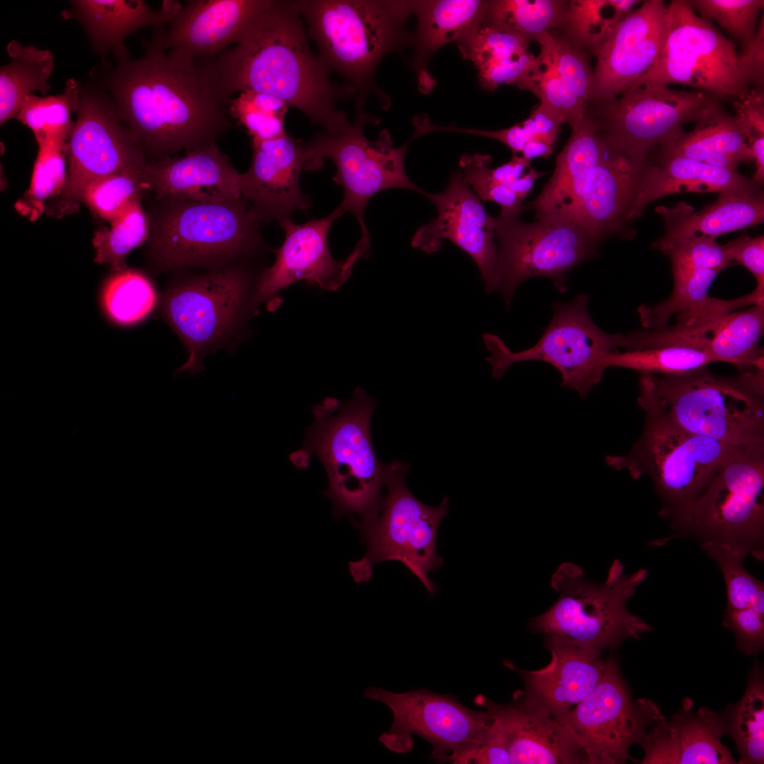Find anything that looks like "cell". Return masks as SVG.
Returning a JSON list of instances; mask_svg holds the SVG:
<instances>
[{
	"mask_svg": "<svg viewBox=\"0 0 764 764\" xmlns=\"http://www.w3.org/2000/svg\"><path fill=\"white\" fill-rule=\"evenodd\" d=\"M197 65L205 84L228 106L233 93L253 90L301 110L327 134L341 132L351 125L337 105L356 91L331 81L311 50L292 1L272 0L236 46Z\"/></svg>",
	"mask_w": 764,
	"mask_h": 764,
	"instance_id": "obj_1",
	"label": "cell"
},
{
	"mask_svg": "<svg viewBox=\"0 0 764 764\" xmlns=\"http://www.w3.org/2000/svg\"><path fill=\"white\" fill-rule=\"evenodd\" d=\"M108 84L120 120L151 161L211 145L233 127L197 62L167 52L156 29L144 54L120 60Z\"/></svg>",
	"mask_w": 764,
	"mask_h": 764,
	"instance_id": "obj_2",
	"label": "cell"
},
{
	"mask_svg": "<svg viewBox=\"0 0 764 764\" xmlns=\"http://www.w3.org/2000/svg\"><path fill=\"white\" fill-rule=\"evenodd\" d=\"M763 369L723 377L707 367L683 375L642 374L645 416L727 444H764Z\"/></svg>",
	"mask_w": 764,
	"mask_h": 764,
	"instance_id": "obj_3",
	"label": "cell"
},
{
	"mask_svg": "<svg viewBox=\"0 0 764 764\" xmlns=\"http://www.w3.org/2000/svg\"><path fill=\"white\" fill-rule=\"evenodd\" d=\"M374 400L357 387L351 399L340 403L326 397L312 408L302 448L290 454L299 468H306L316 456L327 473L325 494L333 515H357L359 520L376 514L382 504L388 463L376 456L371 436Z\"/></svg>",
	"mask_w": 764,
	"mask_h": 764,
	"instance_id": "obj_4",
	"label": "cell"
},
{
	"mask_svg": "<svg viewBox=\"0 0 764 764\" xmlns=\"http://www.w3.org/2000/svg\"><path fill=\"white\" fill-rule=\"evenodd\" d=\"M146 256L155 272L213 269L243 262L262 247L260 222L239 198H156L147 213Z\"/></svg>",
	"mask_w": 764,
	"mask_h": 764,
	"instance_id": "obj_5",
	"label": "cell"
},
{
	"mask_svg": "<svg viewBox=\"0 0 764 764\" xmlns=\"http://www.w3.org/2000/svg\"><path fill=\"white\" fill-rule=\"evenodd\" d=\"M647 574L641 568L625 574L621 562L615 560L606 579L596 583L586 579L580 567L564 562L550 579L559 592L557 599L531 620L530 628L545 639L601 652L617 648L627 639H637L652 628L626 604Z\"/></svg>",
	"mask_w": 764,
	"mask_h": 764,
	"instance_id": "obj_6",
	"label": "cell"
},
{
	"mask_svg": "<svg viewBox=\"0 0 764 764\" xmlns=\"http://www.w3.org/2000/svg\"><path fill=\"white\" fill-rule=\"evenodd\" d=\"M292 1L318 47L319 59L356 92L369 88L387 54L412 40L404 30L412 13L410 1Z\"/></svg>",
	"mask_w": 764,
	"mask_h": 764,
	"instance_id": "obj_7",
	"label": "cell"
},
{
	"mask_svg": "<svg viewBox=\"0 0 764 764\" xmlns=\"http://www.w3.org/2000/svg\"><path fill=\"white\" fill-rule=\"evenodd\" d=\"M678 537L764 558V444L738 446L673 525Z\"/></svg>",
	"mask_w": 764,
	"mask_h": 764,
	"instance_id": "obj_8",
	"label": "cell"
},
{
	"mask_svg": "<svg viewBox=\"0 0 764 764\" xmlns=\"http://www.w3.org/2000/svg\"><path fill=\"white\" fill-rule=\"evenodd\" d=\"M252 277L243 262L183 274L166 289L162 314L186 347L188 358L175 376L201 373L204 357L229 345L255 307Z\"/></svg>",
	"mask_w": 764,
	"mask_h": 764,
	"instance_id": "obj_9",
	"label": "cell"
},
{
	"mask_svg": "<svg viewBox=\"0 0 764 764\" xmlns=\"http://www.w3.org/2000/svg\"><path fill=\"white\" fill-rule=\"evenodd\" d=\"M408 468L409 465L401 461L388 463L386 493L378 511L354 521L367 549L361 560L349 563V572L355 581H365L371 578L376 564L398 561L432 594L436 587L427 574L443 565L436 544L439 524L448 511V500L444 497L437 507L419 501L405 485Z\"/></svg>",
	"mask_w": 764,
	"mask_h": 764,
	"instance_id": "obj_10",
	"label": "cell"
},
{
	"mask_svg": "<svg viewBox=\"0 0 764 764\" xmlns=\"http://www.w3.org/2000/svg\"><path fill=\"white\" fill-rule=\"evenodd\" d=\"M738 446L645 416L642 434L630 452L608 456L606 462L616 470H627L635 480L647 475L662 504L661 516L673 525Z\"/></svg>",
	"mask_w": 764,
	"mask_h": 764,
	"instance_id": "obj_11",
	"label": "cell"
},
{
	"mask_svg": "<svg viewBox=\"0 0 764 764\" xmlns=\"http://www.w3.org/2000/svg\"><path fill=\"white\" fill-rule=\"evenodd\" d=\"M680 83L718 99H743L749 77L734 42L710 21L696 14L688 1L667 6L662 46L652 69L631 87Z\"/></svg>",
	"mask_w": 764,
	"mask_h": 764,
	"instance_id": "obj_12",
	"label": "cell"
},
{
	"mask_svg": "<svg viewBox=\"0 0 764 764\" xmlns=\"http://www.w3.org/2000/svg\"><path fill=\"white\" fill-rule=\"evenodd\" d=\"M714 95L677 91L668 86L631 87L591 112L600 137L614 153L640 163L650 151L664 146L724 108Z\"/></svg>",
	"mask_w": 764,
	"mask_h": 764,
	"instance_id": "obj_13",
	"label": "cell"
},
{
	"mask_svg": "<svg viewBox=\"0 0 764 764\" xmlns=\"http://www.w3.org/2000/svg\"><path fill=\"white\" fill-rule=\"evenodd\" d=\"M355 120L337 134H316L308 141L311 170L323 166L324 158L336 167L332 180L344 191L342 202L333 211L337 217L349 212L358 220L361 235L359 243L371 245V236L364 222V210L377 193L392 188L416 192L426 197L427 192L408 177L404 159L409 143L394 147L390 133L383 129L375 141L369 140L364 129L369 123H378L357 103Z\"/></svg>",
	"mask_w": 764,
	"mask_h": 764,
	"instance_id": "obj_14",
	"label": "cell"
},
{
	"mask_svg": "<svg viewBox=\"0 0 764 764\" xmlns=\"http://www.w3.org/2000/svg\"><path fill=\"white\" fill-rule=\"evenodd\" d=\"M589 296L581 294L568 303H556L552 320L531 348L514 352L497 335L485 334L492 366V376L499 379L514 363L538 360L557 369L562 386L574 388L584 398L602 378L601 362L622 347L623 335L610 334L598 328L588 311Z\"/></svg>",
	"mask_w": 764,
	"mask_h": 764,
	"instance_id": "obj_15",
	"label": "cell"
},
{
	"mask_svg": "<svg viewBox=\"0 0 764 764\" xmlns=\"http://www.w3.org/2000/svg\"><path fill=\"white\" fill-rule=\"evenodd\" d=\"M494 219L496 290L501 291L507 306L518 286L532 277H548L560 293L566 292L567 273L591 258L600 243L571 219L524 222L519 216L502 214Z\"/></svg>",
	"mask_w": 764,
	"mask_h": 764,
	"instance_id": "obj_16",
	"label": "cell"
},
{
	"mask_svg": "<svg viewBox=\"0 0 764 764\" xmlns=\"http://www.w3.org/2000/svg\"><path fill=\"white\" fill-rule=\"evenodd\" d=\"M365 698L388 706L393 712L390 728L378 740L389 751L405 753L411 751L417 735L433 747L431 758L447 762L458 750L482 740L492 722L491 713L470 709L452 695L425 689L395 693L382 688L369 687Z\"/></svg>",
	"mask_w": 764,
	"mask_h": 764,
	"instance_id": "obj_17",
	"label": "cell"
},
{
	"mask_svg": "<svg viewBox=\"0 0 764 764\" xmlns=\"http://www.w3.org/2000/svg\"><path fill=\"white\" fill-rule=\"evenodd\" d=\"M67 178L54 213L75 212L88 185L126 170L143 169L146 157L115 105L93 95L81 96L77 119L67 142Z\"/></svg>",
	"mask_w": 764,
	"mask_h": 764,
	"instance_id": "obj_18",
	"label": "cell"
},
{
	"mask_svg": "<svg viewBox=\"0 0 764 764\" xmlns=\"http://www.w3.org/2000/svg\"><path fill=\"white\" fill-rule=\"evenodd\" d=\"M337 218L332 212L302 224L294 223L289 217L279 222L285 238L276 250L273 265L265 268L255 283V306L265 303L269 310L275 309L281 303L280 291L300 281L328 291H336L344 284L357 260L366 258V255L355 248L345 260L332 256L328 234Z\"/></svg>",
	"mask_w": 764,
	"mask_h": 764,
	"instance_id": "obj_19",
	"label": "cell"
},
{
	"mask_svg": "<svg viewBox=\"0 0 764 764\" xmlns=\"http://www.w3.org/2000/svg\"><path fill=\"white\" fill-rule=\"evenodd\" d=\"M558 721L573 734L589 764L625 763L630 758L628 750L637 744L642 719L615 658L607 659L593 690Z\"/></svg>",
	"mask_w": 764,
	"mask_h": 764,
	"instance_id": "obj_20",
	"label": "cell"
},
{
	"mask_svg": "<svg viewBox=\"0 0 764 764\" xmlns=\"http://www.w3.org/2000/svg\"><path fill=\"white\" fill-rule=\"evenodd\" d=\"M437 216L421 226L411 245L428 254L437 252L448 240L467 253L478 267L485 290H496L497 247L494 219L464 180L460 170L451 173L447 187L437 193L427 192Z\"/></svg>",
	"mask_w": 764,
	"mask_h": 764,
	"instance_id": "obj_21",
	"label": "cell"
},
{
	"mask_svg": "<svg viewBox=\"0 0 764 764\" xmlns=\"http://www.w3.org/2000/svg\"><path fill=\"white\" fill-rule=\"evenodd\" d=\"M667 6L647 0L606 33L593 54L591 103L615 98L644 76L660 53Z\"/></svg>",
	"mask_w": 764,
	"mask_h": 764,
	"instance_id": "obj_22",
	"label": "cell"
},
{
	"mask_svg": "<svg viewBox=\"0 0 764 764\" xmlns=\"http://www.w3.org/2000/svg\"><path fill=\"white\" fill-rule=\"evenodd\" d=\"M642 730L637 744L644 751L642 763H735L721 742L726 734L724 717L702 707L693 711L690 698L668 720L652 700H638Z\"/></svg>",
	"mask_w": 764,
	"mask_h": 764,
	"instance_id": "obj_23",
	"label": "cell"
},
{
	"mask_svg": "<svg viewBox=\"0 0 764 764\" xmlns=\"http://www.w3.org/2000/svg\"><path fill=\"white\" fill-rule=\"evenodd\" d=\"M252 161L241 173V197L260 221L279 222L296 211L307 212L310 198L300 185L302 170H311L308 141L287 133L270 139H251Z\"/></svg>",
	"mask_w": 764,
	"mask_h": 764,
	"instance_id": "obj_24",
	"label": "cell"
},
{
	"mask_svg": "<svg viewBox=\"0 0 764 764\" xmlns=\"http://www.w3.org/2000/svg\"><path fill=\"white\" fill-rule=\"evenodd\" d=\"M272 0L186 1L168 29L155 27L163 49L184 59H212L238 43Z\"/></svg>",
	"mask_w": 764,
	"mask_h": 764,
	"instance_id": "obj_25",
	"label": "cell"
},
{
	"mask_svg": "<svg viewBox=\"0 0 764 764\" xmlns=\"http://www.w3.org/2000/svg\"><path fill=\"white\" fill-rule=\"evenodd\" d=\"M474 702L488 710L492 726L515 764H580L588 759L579 743L560 721L517 694L507 704L479 695Z\"/></svg>",
	"mask_w": 764,
	"mask_h": 764,
	"instance_id": "obj_26",
	"label": "cell"
},
{
	"mask_svg": "<svg viewBox=\"0 0 764 764\" xmlns=\"http://www.w3.org/2000/svg\"><path fill=\"white\" fill-rule=\"evenodd\" d=\"M551 660L536 671H521L524 690L516 693L557 720L582 701L601 678L607 659L601 652L545 639Z\"/></svg>",
	"mask_w": 764,
	"mask_h": 764,
	"instance_id": "obj_27",
	"label": "cell"
},
{
	"mask_svg": "<svg viewBox=\"0 0 764 764\" xmlns=\"http://www.w3.org/2000/svg\"><path fill=\"white\" fill-rule=\"evenodd\" d=\"M148 191L156 198L178 197L221 200L241 197V173L216 143L150 161L143 170Z\"/></svg>",
	"mask_w": 764,
	"mask_h": 764,
	"instance_id": "obj_28",
	"label": "cell"
},
{
	"mask_svg": "<svg viewBox=\"0 0 764 764\" xmlns=\"http://www.w3.org/2000/svg\"><path fill=\"white\" fill-rule=\"evenodd\" d=\"M536 40L540 67L533 76L532 93L567 121L579 119L590 105L593 86L587 53L562 33L548 31Z\"/></svg>",
	"mask_w": 764,
	"mask_h": 764,
	"instance_id": "obj_29",
	"label": "cell"
},
{
	"mask_svg": "<svg viewBox=\"0 0 764 764\" xmlns=\"http://www.w3.org/2000/svg\"><path fill=\"white\" fill-rule=\"evenodd\" d=\"M645 163L611 152L591 170L573 220L598 242L613 235L628 236L627 216Z\"/></svg>",
	"mask_w": 764,
	"mask_h": 764,
	"instance_id": "obj_30",
	"label": "cell"
},
{
	"mask_svg": "<svg viewBox=\"0 0 764 764\" xmlns=\"http://www.w3.org/2000/svg\"><path fill=\"white\" fill-rule=\"evenodd\" d=\"M612 151L597 132L591 112L572 128V134L559 154L553 174L541 192L523 205L534 210L537 219L573 220L584 184L591 170Z\"/></svg>",
	"mask_w": 764,
	"mask_h": 764,
	"instance_id": "obj_31",
	"label": "cell"
},
{
	"mask_svg": "<svg viewBox=\"0 0 764 764\" xmlns=\"http://www.w3.org/2000/svg\"><path fill=\"white\" fill-rule=\"evenodd\" d=\"M761 185L736 171L678 156L658 154L642 167L627 219L641 216L654 200L680 192H718L758 190Z\"/></svg>",
	"mask_w": 764,
	"mask_h": 764,
	"instance_id": "obj_32",
	"label": "cell"
},
{
	"mask_svg": "<svg viewBox=\"0 0 764 764\" xmlns=\"http://www.w3.org/2000/svg\"><path fill=\"white\" fill-rule=\"evenodd\" d=\"M656 212L664 221L665 233L652 244L654 249L694 235L716 238L722 234L763 222L764 196L758 190L731 191L699 212L685 202L673 207L659 206Z\"/></svg>",
	"mask_w": 764,
	"mask_h": 764,
	"instance_id": "obj_33",
	"label": "cell"
},
{
	"mask_svg": "<svg viewBox=\"0 0 764 764\" xmlns=\"http://www.w3.org/2000/svg\"><path fill=\"white\" fill-rule=\"evenodd\" d=\"M718 270L693 272L673 278L671 296L654 306L638 308L641 324L647 330L668 327L671 318L677 316L673 328L681 330L700 328L718 317L746 306L764 303V294L752 292L734 299H720L708 294Z\"/></svg>",
	"mask_w": 764,
	"mask_h": 764,
	"instance_id": "obj_34",
	"label": "cell"
},
{
	"mask_svg": "<svg viewBox=\"0 0 764 764\" xmlns=\"http://www.w3.org/2000/svg\"><path fill=\"white\" fill-rule=\"evenodd\" d=\"M529 42L485 18L456 44L463 57L474 64L482 88L494 91L502 84L519 87L536 70L539 61L529 52Z\"/></svg>",
	"mask_w": 764,
	"mask_h": 764,
	"instance_id": "obj_35",
	"label": "cell"
},
{
	"mask_svg": "<svg viewBox=\"0 0 764 764\" xmlns=\"http://www.w3.org/2000/svg\"><path fill=\"white\" fill-rule=\"evenodd\" d=\"M71 4L94 47L112 51L119 61L129 58L123 43L129 35L144 27L170 23L183 7L173 0L163 1L156 10L141 0H79Z\"/></svg>",
	"mask_w": 764,
	"mask_h": 764,
	"instance_id": "obj_36",
	"label": "cell"
},
{
	"mask_svg": "<svg viewBox=\"0 0 764 764\" xmlns=\"http://www.w3.org/2000/svg\"><path fill=\"white\" fill-rule=\"evenodd\" d=\"M746 126L724 110L696 124L659 149V155L678 156L736 171L740 163L753 161Z\"/></svg>",
	"mask_w": 764,
	"mask_h": 764,
	"instance_id": "obj_37",
	"label": "cell"
},
{
	"mask_svg": "<svg viewBox=\"0 0 764 764\" xmlns=\"http://www.w3.org/2000/svg\"><path fill=\"white\" fill-rule=\"evenodd\" d=\"M490 1H410L417 20L412 37L415 66L424 72L430 57L444 45L459 40L486 17Z\"/></svg>",
	"mask_w": 764,
	"mask_h": 764,
	"instance_id": "obj_38",
	"label": "cell"
},
{
	"mask_svg": "<svg viewBox=\"0 0 764 764\" xmlns=\"http://www.w3.org/2000/svg\"><path fill=\"white\" fill-rule=\"evenodd\" d=\"M489 155L464 154L459 166L464 180L482 202H493L501 207L502 215L519 216L523 201L535 181L544 175L530 166L522 156L514 155L502 165L492 168Z\"/></svg>",
	"mask_w": 764,
	"mask_h": 764,
	"instance_id": "obj_39",
	"label": "cell"
},
{
	"mask_svg": "<svg viewBox=\"0 0 764 764\" xmlns=\"http://www.w3.org/2000/svg\"><path fill=\"white\" fill-rule=\"evenodd\" d=\"M764 332V303L734 311L710 323L697 345L719 362L745 369H763V351L758 344Z\"/></svg>",
	"mask_w": 764,
	"mask_h": 764,
	"instance_id": "obj_40",
	"label": "cell"
},
{
	"mask_svg": "<svg viewBox=\"0 0 764 764\" xmlns=\"http://www.w3.org/2000/svg\"><path fill=\"white\" fill-rule=\"evenodd\" d=\"M11 61L0 69V123L15 118L24 99L34 91L46 94L54 70V57L48 50L16 40L6 47Z\"/></svg>",
	"mask_w": 764,
	"mask_h": 764,
	"instance_id": "obj_41",
	"label": "cell"
},
{
	"mask_svg": "<svg viewBox=\"0 0 764 764\" xmlns=\"http://www.w3.org/2000/svg\"><path fill=\"white\" fill-rule=\"evenodd\" d=\"M99 304L105 318L119 327L143 322L154 311L158 294L153 282L142 271L126 268L113 272L103 282Z\"/></svg>",
	"mask_w": 764,
	"mask_h": 764,
	"instance_id": "obj_42",
	"label": "cell"
},
{
	"mask_svg": "<svg viewBox=\"0 0 764 764\" xmlns=\"http://www.w3.org/2000/svg\"><path fill=\"white\" fill-rule=\"evenodd\" d=\"M81 96L78 82L69 79L60 94L28 95L15 118L33 131L38 146L67 141L75 123L71 116L78 111Z\"/></svg>",
	"mask_w": 764,
	"mask_h": 764,
	"instance_id": "obj_43",
	"label": "cell"
},
{
	"mask_svg": "<svg viewBox=\"0 0 764 764\" xmlns=\"http://www.w3.org/2000/svg\"><path fill=\"white\" fill-rule=\"evenodd\" d=\"M726 734L734 741L740 764H760L764 760V686L761 671L752 669L741 700L723 714Z\"/></svg>",
	"mask_w": 764,
	"mask_h": 764,
	"instance_id": "obj_44",
	"label": "cell"
},
{
	"mask_svg": "<svg viewBox=\"0 0 764 764\" xmlns=\"http://www.w3.org/2000/svg\"><path fill=\"white\" fill-rule=\"evenodd\" d=\"M717 362L714 357L702 348L676 343L623 352L616 350L606 356L601 366L604 371L618 366L641 374L683 375Z\"/></svg>",
	"mask_w": 764,
	"mask_h": 764,
	"instance_id": "obj_45",
	"label": "cell"
},
{
	"mask_svg": "<svg viewBox=\"0 0 764 764\" xmlns=\"http://www.w3.org/2000/svg\"><path fill=\"white\" fill-rule=\"evenodd\" d=\"M640 1L574 0L567 1L560 28L563 35L584 51L592 54L609 30L626 16Z\"/></svg>",
	"mask_w": 764,
	"mask_h": 764,
	"instance_id": "obj_46",
	"label": "cell"
},
{
	"mask_svg": "<svg viewBox=\"0 0 764 764\" xmlns=\"http://www.w3.org/2000/svg\"><path fill=\"white\" fill-rule=\"evenodd\" d=\"M567 1H490L485 20L494 25L535 40L543 33L561 26Z\"/></svg>",
	"mask_w": 764,
	"mask_h": 764,
	"instance_id": "obj_47",
	"label": "cell"
},
{
	"mask_svg": "<svg viewBox=\"0 0 764 764\" xmlns=\"http://www.w3.org/2000/svg\"><path fill=\"white\" fill-rule=\"evenodd\" d=\"M110 222L109 228L95 233V262L117 272L127 268L125 260L128 254L147 241L149 220L141 200H138Z\"/></svg>",
	"mask_w": 764,
	"mask_h": 764,
	"instance_id": "obj_48",
	"label": "cell"
},
{
	"mask_svg": "<svg viewBox=\"0 0 764 764\" xmlns=\"http://www.w3.org/2000/svg\"><path fill=\"white\" fill-rule=\"evenodd\" d=\"M67 142L39 146L30 187L17 203L21 213L36 219L43 212L45 202L61 195L67 178Z\"/></svg>",
	"mask_w": 764,
	"mask_h": 764,
	"instance_id": "obj_49",
	"label": "cell"
},
{
	"mask_svg": "<svg viewBox=\"0 0 764 764\" xmlns=\"http://www.w3.org/2000/svg\"><path fill=\"white\" fill-rule=\"evenodd\" d=\"M144 168L123 170L93 182L84 190L81 202L101 219L111 221L148 192Z\"/></svg>",
	"mask_w": 764,
	"mask_h": 764,
	"instance_id": "obj_50",
	"label": "cell"
},
{
	"mask_svg": "<svg viewBox=\"0 0 764 764\" xmlns=\"http://www.w3.org/2000/svg\"><path fill=\"white\" fill-rule=\"evenodd\" d=\"M289 108L272 95L246 90L229 100L228 114L247 129L252 139L266 140L286 133L284 119Z\"/></svg>",
	"mask_w": 764,
	"mask_h": 764,
	"instance_id": "obj_51",
	"label": "cell"
},
{
	"mask_svg": "<svg viewBox=\"0 0 764 764\" xmlns=\"http://www.w3.org/2000/svg\"><path fill=\"white\" fill-rule=\"evenodd\" d=\"M718 565L727 591V608H751L764 615V584L748 572L743 565V554L714 545L701 546Z\"/></svg>",
	"mask_w": 764,
	"mask_h": 764,
	"instance_id": "obj_52",
	"label": "cell"
},
{
	"mask_svg": "<svg viewBox=\"0 0 764 764\" xmlns=\"http://www.w3.org/2000/svg\"><path fill=\"white\" fill-rule=\"evenodd\" d=\"M693 10L706 20L715 21L735 37L741 49L749 45L758 31V18L763 0H691Z\"/></svg>",
	"mask_w": 764,
	"mask_h": 764,
	"instance_id": "obj_53",
	"label": "cell"
},
{
	"mask_svg": "<svg viewBox=\"0 0 764 764\" xmlns=\"http://www.w3.org/2000/svg\"><path fill=\"white\" fill-rule=\"evenodd\" d=\"M658 250L670 258L673 278L696 271H722L731 261L724 245L702 235H694Z\"/></svg>",
	"mask_w": 764,
	"mask_h": 764,
	"instance_id": "obj_54",
	"label": "cell"
},
{
	"mask_svg": "<svg viewBox=\"0 0 764 764\" xmlns=\"http://www.w3.org/2000/svg\"><path fill=\"white\" fill-rule=\"evenodd\" d=\"M724 625L735 635L737 648L746 654H757L764 645V615L748 608H726Z\"/></svg>",
	"mask_w": 764,
	"mask_h": 764,
	"instance_id": "obj_55",
	"label": "cell"
},
{
	"mask_svg": "<svg viewBox=\"0 0 764 764\" xmlns=\"http://www.w3.org/2000/svg\"><path fill=\"white\" fill-rule=\"evenodd\" d=\"M447 762L452 763L509 764V752L502 738L492 726L485 736L478 742L463 747Z\"/></svg>",
	"mask_w": 764,
	"mask_h": 764,
	"instance_id": "obj_56",
	"label": "cell"
},
{
	"mask_svg": "<svg viewBox=\"0 0 764 764\" xmlns=\"http://www.w3.org/2000/svg\"><path fill=\"white\" fill-rule=\"evenodd\" d=\"M731 260L746 267L756 280V290L764 293V236H741L724 245Z\"/></svg>",
	"mask_w": 764,
	"mask_h": 764,
	"instance_id": "obj_57",
	"label": "cell"
},
{
	"mask_svg": "<svg viewBox=\"0 0 764 764\" xmlns=\"http://www.w3.org/2000/svg\"><path fill=\"white\" fill-rule=\"evenodd\" d=\"M736 116L746 126L748 139L764 135V92L751 89L743 99L734 103Z\"/></svg>",
	"mask_w": 764,
	"mask_h": 764,
	"instance_id": "obj_58",
	"label": "cell"
},
{
	"mask_svg": "<svg viewBox=\"0 0 764 764\" xmlns=\"http://www.w3.org/2000/svg\"><path fill=\"white\" fill-rule=\"evenodd\" d=\"M565 118L558 112L540 103L521 122L532 137H537L555 144Z\"/></svg>",
	"mask_w": 764,
	"mask_h": 764,
	"instance_id": "obj_59",
	"label": "cell"
},
{
	"mask_svg": "<svg viewBox=\"0 0 764 764\" xmlns=\"http://www.w3.org/2000/svg\"><path fill=\"white\" fill-rule=\"evenodd\" d=\"M743 66L754 89L763 91L764 84V18L758 27L755 39L739 53Z\"/></svg>",
	"mask_w": 764,
	"mask_h": 764,
	"instance_id": "obj_60",
	"label": "cell"
},
{
	"mask_svg": "<svg viewBox=\"0 0 764 764\" xmlns=\"http://www.w3.org/2000/svg\"><path fill=\"white\" fill-rule=\"evenodd\" d=\"M748 143L757 168L752 179L762 185L764 180V135L752 137L748 139Z\"/></svg>",
	"mask_w": 764,
	"mask_h": 764,
	"instance_id": "obj_61",
	"label": "cell"
},
{
	"mask_svg": "<svg viewBox=\"0 0 764 764\" xmlns=\"http://www.w3.org/2000/svg\"><path fill=\"white\" fill-rule=\"evenodd\" d=\"M554 144L537 137H532L526 143L521 153L529 161L538 157H548L553 152Z\"/></svg>",
	"mask_w": 764,
	"mask_h": 764,
	"instance_id": "obj_62",
	"label": "cell"
}]
</instances>
